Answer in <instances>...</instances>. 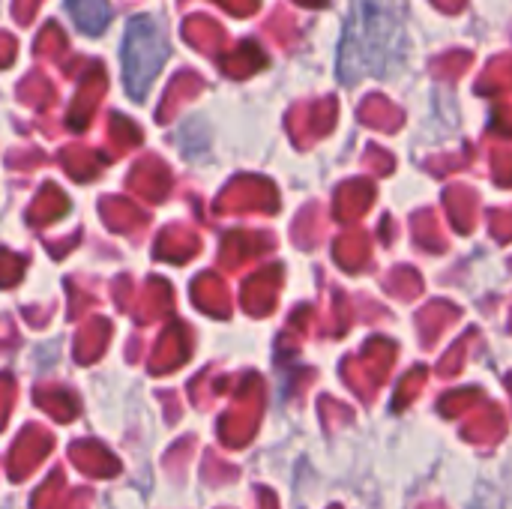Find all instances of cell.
Listing matches in <instances>:
<instances>
[{"label": "cell", "mask_w": 512, "mask_h": 509, "mask_svg": "<svg viewBox=\"0 0 512 509\" xmlns=\"http://www.w3.org/2000/svg\"><path fill=\"white\" fill-rule=\"evenodd\" d=\"M408 51V0H351L345 42L339 51V78H387Z\"/></svg>", "instance_id": "6da1fadb"}, {"label": "cell", "mask_w": 512, "mask_h": 509, "mask_svg": "<svg viewBox=\"0 0 512 509\" xmlns=\"http://www.w3.org/2000/svg\"><path fill=\"white\" fill-rule=\"evenodd\" d=\"M168 57V42H165V24L156 15H135L126 24L123 33V81L129 96L141 99L153 78L159 75L162 63Z\"/></svg>", "instance_id": "7a4b0ae2"}, {"label": "cell", "mask_w": 512, "mask_h": 509, "mask_svg": "<svg viewBox=\"0 0 512 509\" xmlns=\"http://www.w3.org/2000/svg\"><path fill=\"white\" fill-rule=\"evenodd\" d=\"M69 15L81 33L99 36L111 21V6L108 0H69Z\"/></svg>", "instance_id": "3957f363"}]
</instances>
